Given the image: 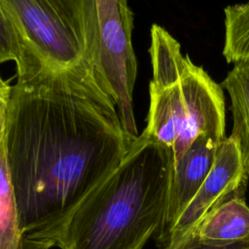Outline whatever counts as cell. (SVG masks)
I'll use <instances>...</instances> for the list:
<instances>
[{
	"label": "cell",
	"mask_w": 249,
	"mask_h": 249,
	"mask_svg": "<svg viewBox=\"0 0 249 249\" xmlns=\"http://www.w3.org/2000/svg\"><path fill=\"white\" fill-rule=\"evenodd\" d=\"M245 186L211 209L189 234L212 243H231L249 238V207L243 197Z\"/></svg>",
	"instance_id": "cell-8"
},
{
	"label": "cell",
	"mask_w": 249,
	"mask_h": 249,
	"mask_svg": "<svg viewBox=\"0 0 249 249\" xmlns=\"http://www.w3.org/2000/svg\"><path fill=\"white\" fill-rule=\"evenodd\" d=\"M87 9L94 80L113 101L124 129L137 138L132 108L137 76L131 42L133 13L127 0H87Z\"/></svg>",
	"instance_id": "cell-4"
},
{
	"label": "cell",
	"mask_w": 249,
	"mask_h": 249,
	"mask_svg": "<svg viewBox=\"0 0 249 249\" xmlns=\"http://www.w3.org/2000/svg\"><path fill=\"white\" fill-rule=\"evenodd\" d=\"M174 157L171 147L141 133L119 165L70 215L59 249H143L164 227Z\"/></svg>",
	"instance_id": "cell-2"
},
{
	"label": "cell",
	"mask_w": 249,
	"mask_h": 249,
	"mask_svg": "<svg viewBox=\"0 0 249 249\" xmlns=\"http://www.w3.org/2000/svg\"><path fill=\"white\" fill-rule=\"evenodd\" d=\"M185 100V120L173 144L176 162L199 134H207L221 142L225 136V101L222 87L203 68L193 62L181 79Z\"/></svg>",
	"instance_id": "cell-5"
},
{
	"label": "cell",
	"mask_w": 249,
	"mask_h": 249,
	"mask_svg": "<svg viewBox=\"0 0 249 249\" xmlns=\"http://www.w3.org/2000/svg\"><path fill=\"white\" fill-rule=\"evenodd\" d=\"M16 25L37 71V81L58 80L113 101L97 86L91 66L87 0H0Z\"/></svg>",
	"instance_id": "cell-3"
},
{
	"label": "cell",
	"mask_w": 249,
	"mask_h": 249,
	"mask_svg": "<svg viewBox=\"0 0 249 249\" xmlns=\"http://www.w3.org/2000/svg\"><path fill=\"white\" fill-rule=\"evenodd\" d=\"M135 139L86 90L58 80L17 82L5 146L24 236L55 246L70 215Z\"/></svg>",
	"instance_id": "cell-1"
},
{
	"label": "cell",
	"mask_w": 249,
	"mask_h": 249,
	"mask_svg": "<svg viewBox=\"0 0 249 249\" xmlns=\"http://www.w3.org/2000/svg\"><path fill=\"white\" fill-rule=\"evenodd\" d=\"M15 61L17 82H34L37 71L16 25L0 3V64Z\"/></svg>",
	"instance_id": "cell-13"
},
{
	"label": "cell",
	"mask_w": 249,
	"mask_h": 249,
	"mask_svg": "<svg viewBox=\"0 0 249 249\" xmlns=\"http://www.w3.org/2000/svg\"><path fill=\"white\" fill-rule=\"evenodd\" d=\"M223 55L227 62L249 66V2L225 8Z\"/></svg>",
	"instance_id": "cell-12"
},
{
	"label": "cell",
	"mask_w": 249,
	"mask_h": 249,
	"mask_svg": "<svg viewBox=\"0 0 249 249\" xmlns=\"http://www.w3.org/2000/svg\"><path fill=\"white\" fill-rule=\"evenodd\" d=\"M13 86H10L0 77V145L6 137L7 119L12 98Z\"/></svg>",
	"instance_id": "cell-15"
},
{
	"label": "cell",
	"mask_w": 249,
	"mask_h": 249,
	"mask_svg": "<svg viewBox=\"0 0 249 249\" xmlns=\"http://www.w3.org/2000/svg\"><path fill=\"white\" fill-rule=\"evenodd\" d=\"M220 142L199 134L184 155L174 162L170 196L163 231L157 241L164 245L176 220L194 197L210 172Z\"/></svg>",
	"instance_id": "cell-7"
},
{
	"label": "cell",
	"mask_w": 249,
	"mask_h": 249,
	"mask_svg": "<svg viewBox=\"0 0 249 249\" xmlns=\"http://www.w3.org/2000/svg\"><path fill=\"white\" fill-rule=\"evenodd\" d=\"M221 87L231 99L233 125L230 137L237 146L244 173L249 177V66L234 65Z\"/></svg>",
	"instance_id": "cell-10"
},
{
	"label": "cell",
	"mask_w": 249,
	"mask_h": 249,
	"mask_svg": "<svg viewBox=\"0 0 249 249\" xmlns=\"http://www.w3.org/2000/svg\"><path fill=\"white\" fill-rule=\"evenodd\" d=\"M0 249H50L26 238L21 231L10 181L5 140L0 145Z\"/></svg>",
	"instance_id": "cell-11"
},
{
	"label": "cell",
	"mask_w": 249,
	"mask_h": 249,
	"mask_svg": "<svg viewBox=\"0 0 249 249\" xmlns=\"http://www.w3.org/2000/svg\"><path fill=\"white\" fill-rule=\"evenodd\" d=\"M162 249H249V238L231 243H212L196 239L188 234L181 240L164 246Z\"/></svg>",
	"instance_id": "cell-14"
},
{
	"label": "cell",
	"mask_w": 249,
	"mask_h": 249,
	"mask_svg": "<svg viewBox=\"0 0 249 249\" xmlns=\"http://www.w3.org/2000/svg\"><path fill=\"white\" fill-rule=\"evenodd\" d=\"M180 82L172 85L150 83V108L143 131L171 148L182 129L186 114Z\"/></svg>",
	"instance_id": "cell-9"
},
{
	"label": "cell",
	"mask_w": 249,
	"mask_h": 249,
	"mask_svg": "<svg viewBox=\"0 0 249 249\" xmlns=\"http://www.w3.org/2000/svg\"><path fill=\"white\" fill-rule=\"evenodd\" d=\"M235 142L229 136L219 144L207 177L170 230L164 246L188 235L201 219L226 197L247 183Z\"/></svg>",
	"instance_id": "cell-6"
}]
</instances>
